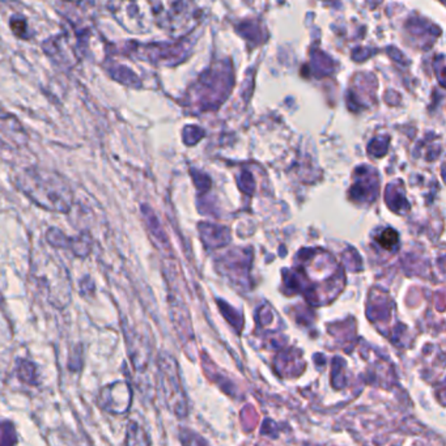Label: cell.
Returning a JSON list of instances; mask_svg holds the SVG:
<instances>
[{
    "instance_id": "1",
    "label": "cell",
    "mask_w": 446,
    "mask_h": 446,
    "mask_svg": "<svg viewBox=\"0 0 446 446\" xmlns=\"http://www.w3.org/2000/svg\"><path fill=\"white\" fill-rule=\"evenodd\" d=\"M16 186L21 193L51 213H69L73 202L70 186L57 173L43 169H25L17 175Z\"/></svg>"
},
{
    "instance_id": "3",
    "label": "cell",
    "mask_w": 446,
    "mask_h": 446,
    "mask_svg": "<svg viewBox=\"0 0 446 446\" xmlns=\"http://www.w3.org/2000/svg\"><path fill=\"white\" fill-rule=\"evenodd\" d=\"M175 361H173L171 356L162 355L160 359V371H161L162 387L166 396L168 403L172 405L177 414H182V396L180 394L178 375L175 372Z\"/></svg>"
},
{
    "instance_id": "4",
    "label": "cell",
    "mask_w": 446,
    "mask_h": 446,
    "mask_svg": "<svg viewBox=\"0 0 446 446\" xmlns=\"http://www.w3.org/2000/svg\"><path fill=\"white\" fill-rule=\"evenodd\" d=\"M108 8L124 29L142 31V15L138 0H110Z\"/></svg>"
},
{
    "instance_id": "8",
    "label": "cell",
    "mask_w": 446,
    "mask_h": 446,
    "mask_svg": "<svg viewBox=\"0 0 446 446\" xmlns=\"http://www.w3.org/2000/svg\"><path fill=\"white\" fill-rule=\"evenodd\" d=\"M113 76L120 81V82H124V84H135V76L129 69H124L122 66H117L114 70H112Z\"/></svg>"
},
{
    "instance_id": "2",
    "label": "cell",
    "mask_w": 446,
    "mask_h": 446,
    "mask_svg": "<svg viewBox=\"0 0 446 446\" xmlns=\"http://www.w3.org/2000/svg\"><path fill=\"white\" fill-rule=\"evenodd\" d=\"M131 387L127 382L118 381L102 387L97 403L103 411L113 415L126 414L131 405Z\"/></svg>"
},
{
    "instance_id": "6",
    "label": "cell",
    "mask_w": 446,
    "mask_h": 446,
    "mask_svg": "<svg viewBox=\"0 0 446 446\" xmlns=\"http://www.w3.org/2000/svg\"><path fill=\"white\" fill-rule=\"evenodd\" d=\"M127 445H141V444H148V440L145 438V435L143 432L142 428L136 423H130L127 426V433H126V441Z\"/></svg>"
},
{
    "instance_id": "7",
    "label": "cell",
    "mask_w": 446,
    "mask_h": 446,
    "mask_svg": "<svg viewBox=\"0 0 446 446\" xmlns=\"http://www.w3.org/2000/svg\"><path fill=\"white\" fill-rule=\"evenodd\" d=\"M16 443H17V438L12 424L0 423V445H12Z\"/></svg>"
},
{
    "instance_id": "10",
    "label": "cell",
    "mask_w": 446,
    "mask_h": 446,
    "mask_svg": "<svg viewBox=\"0 0 446 446\" xmlns=\"http://www.w3.org/2000/svg\"><path fill=\"white\" fill-rule=\"evenodd\" d=\"M378 241L380 243L385 247V249H391L394 245H396V241H398V234H396V231H393V229H387L385 231L382 236L378 238Z\"/></svg>"
},
{
    "instance_id": "9",
    "label": "cell",
    "mask_w": 446,
    "mask_h": 446,
    "mask_svg": "<svg viewBox=\"0 0 446 446\" xmlns=\"http://www.w3.org/2000/svg\"><path fill=\"white\" fill-rule=\"evenodd\" d=\"M10 29L20 38H28V25L22 17L10 19Z\"/></svg>"
},
{
    "instance_id": "5",
    "label": "cell",
    "mask_w": 446,
    "mask_h": 446,
    "mask_svg": "<svg viewBox=\"0 0 446 446\" xmlns=\"http://www.w3.org/2000/svg\"><path fill=\"white\" fill-rule=\"evenodd\" d=\"M17 375L21 381L27 382L28 385H36L37 384V375H36V366L31 361L22 360L19 363L17 368Z\"/></svg>"
}]
</instances>
